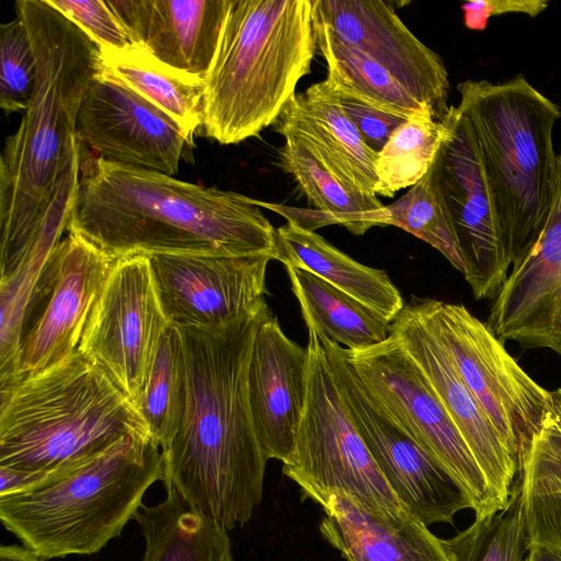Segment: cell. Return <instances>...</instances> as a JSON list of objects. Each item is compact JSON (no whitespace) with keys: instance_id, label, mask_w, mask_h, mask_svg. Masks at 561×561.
I'll list each match as a JSON object with an SVG mask.
<instances>
[{"instance_id":"obj_1","label":"cell","mask_w":561,"mask_h":561,"mask_svg":"<svg viewBox=\"0 0 561 561\" xmlns=\"http://www.w3.org/2000/svg\"><path fill=\"white\" fill-rule=\"evenodd\" d=\"M272 317L265 299L231 320L179 328L186 403L163 456V484L192 511L227 530L244 526L262 502L266 458L248 389L256 332Z\"/></svg>"},{"instance_id":"obj_2","label":"cell","mask_w":561,"mask_h":561,"mask_svg":"<svg viewBox=\"0 0 561 561\" xmlns=\"http://www.w3.org/2000/svg\"><path fill=\"white\" fill-rule=\"evenodd\" d=\"M66 231L116 259L277 255L276 229L256 199L98 156L82 157Z\"/></svg>"},{"instance_id":"obj_3","label":"cell","mask_w":561,"mask_h":561,"mask_svg":"<svg viewBox=\"0 0 561 561\" xmlns=\"http://www.w3.org/2000/svg\"><path fill=\"white\" fill-rule=\"evenodd\" d=\"M15 14L36 61L33 94L0 156L1 277L27 254L50 204L100 49L48 0H19Z\"/></svg>"},{"instance_id":"obj_4","label":"cell","mask_w":561,"mask_h":561,"mask_svg":"<svg viewBox=\"0 0 561 561\" xmlns=\"http://www.w3.org/2000/svg\"><path fill=\"white\" fill-rule=\"evenodd\" d=\"M317 47L312 0H230L204 79V136L234 145L274 125Z\"/></svg>"},{"instance_id":"obj_5","label":"cell","mask_w":561,"mask_h":561,"mask_svg":"<svg viewBox=\"0 0 561 561\" xmlns=\"http://www.w3.org/2000/svg\"><path fill=\"white\" fill-rule=\"evenodd\" d=\"M0 466L47 470L150 432L136 405L78 350L0 383Z\"/></svg>"},{"instance_id":"obj_6","label":"cell","mask_w":561,"mask_h":561,"mask_svg":"<svg viewBox=\"0 0 561 561\" xmlns=\"http://www.w3.org/2000/svg\"><path fill=\"white\" fill-rule=\"evenodd\" d=\"M163 480V456L150 432H134L88 458L65 478L0 497V520L43 559L100 552Z\"/></svg>"},{"instance_id":"obj_7","label":"cell","mask_w":561,"mask_h":561,"mask_svg":"<svg viewBox=\"0 0 561 561\" xmlns=\"http://www.w3.org/2000/svg\"><path fill=\"white\" fill-rule=\"evenodd\" d=\"M458 108L478 138L511 266L533 250L554 195L552 130L561 108L523 75L503 82L466 80Z\"/></svg>"},{"instance_id":"obj_8","label":"cell","mask_w":561,"mask_h":561,"mask_svg":"<svg viewBox=\"0 0 561 561\" xmlns=\"http://www.w3.org/2000/svg\"><path fill=\"white\" fill-rule=\"evenodd\" d=\"M307 330L306 408L283 473L298 484L304 500L319 505L342 495L380 515L408 511L355 427L318 333L311 327Z\"/></svg>"},{"instance_id":"obj_9","label":"cell","mask_w":561,"mask_h":561,"mask_svg":"<svg viewBox=\"0 0 561 561\" xmlns=\"http://www.w3.org/2000/svg\"><path fill=\"white\" fill-rule=\"evenodd\" d=\"M410 302L519 465L541 427L550 391L538 385L488 324L463 305L415 296Z\"/></svg>"},{"instance_id":"obj_10","label":"cell","mask_w":561,"mask_h":561,"mask_svg":"<svg viewBox=\"0 0 561 561\" xmlns=\"http://www.w3.org/2000/svg\"><path fill=\"white\" fill-rule=\"evenodd\" d=\"M346 353L383 411L465 488L476 517L504 510L427 379L392 334Z\"/></svg>"},{"instance_id":"obj_11","label":"cell","mask_w":561,"mask_h":561,"mask_svg":"<svg viewBox=\"0 0 561 561\" xmlns=\"http://www.w3.org/2000/svg\"><path fill=\"white\" fill-rule=\"evenodd\" d=\"M319 339L355 427L405 510L427 527L453 523L459 511L473 510L470 495L455 477L371 397L346 348L322 335Z\"/></svg>"},{"instance_id":"obj_12","label":"cell","mask_w":561,"mask_h":561,"mask_svg":"<svg viewBox=\"0 0 561 561\" xmlns=\"http://www.w3.org/2000/svg\"><path fill=\"white\" fill-rule=\"evenodd\" d=\"M170 324L149 257H122L89 316L78 351L100 366L137 408Z\"/></svg>"},{"instance_id":"obj_13","label":"cell","mask_w":561,"mask_h":561,"mask_svg":"<svg viewBox=\"0 0 561 561\" xmlns=\"http://www.w3.org/2000/svg\"><path fill=\"white\" fill-rule=\"evenodd\" d=\"M446 133L433 163L476 299L494 298L511 266L478 138L467 116L450 106Z\"/></svg>"},{"instance_id":"obj_14","label":"cell","mask_w":561,"mask_h":561,"mask_svg":"<svg viewBox=\"0 0 561 561\" xmlns=\"http://www.w3.org/2000/svg\"><path fill=\"white\" fill-rule=\"evenodd\" d=\"M66 232L35 290L46 296L44 309L23 335L7 380L51 366L78 350L89 316L119 260Z\"/></svg>"},{"instance_id":"obj_15","label":"cell","mask_w":561,"mask_h":561,"mask_svg":"<svg viewBox=\"0 0 561 561\" xmlns=\"http://www.w3.org/2000/svg\"><path fill=\"white\" fill-rule=\"evenodd\" d=\"M76 135L106 161L168 175L179 171L191 139L164 111L101 70L82 99Z\"/></svg>"},{"instance_id":"obj_16","label":"cell","mask_w":561,"mask_h":561,"mask_svg":"<svg viewBox=\"0 0 561 561\" xmlns=\"http://www.w3.org/2000/svg\"><path fill=\"white\" fill-rule=\"evenodd\" d=\"M149 257L163 311L175 325H207L239 317L262 300L268 254L225 256L152 254Z\"/></svg>"},{"instance_id":"obj_17","label":"cell","mask_w":561,"mask_h":561,"mask_svg":"<svg viewBox=\"0 0 561 561\" xmlns=\"http://www.w3.org/2000/svg\"><path fill=\"white\" fill-rule=\"evenodd\" d=\"M314 18L340 41L374 59L443 121L449 107L442 57L414 35L389 2L312 0Z\"/></svg>"},{"instance_id":"obj_18","label":"cell","mask_w":561,"mask_h":561,"mask_svg":"<svg viewBox=\"0 0 561 561\" xmlns=\"http://www.w3.org/2000/svg\"><path fill=\"white\" fill-rule=\"evenodd\" d=\"M488 320L502 342L548 348L561 356V150L546 225L530 253L511 267Z\"/></svg>"},{"instance_id":"obj_19","label":"cell","mask_w":561,"mask_h":561,"mask_svg":"<svg viewBox=\"0 0 561 561\" xmlns=\"http://www.w3.org/2000/svg\"><path fill=\"white\" fill-rule=\"evenodd\" d=\"M390 334L399 341L427 379L490 489L505 508L518 462L458 375L444 347L410 301L390 323Z\"/></svg>"},{"instance_id":"obj_20","label":"cell","mask_w":561,"mask_h":561,"mask_svg":"<svg viewBox=\"0 0 561 561\" xmlns=\"http://www.w3.org/2000/svg\"><path fill=\"white\" fill-rule=\"evenodd\" d=\"M307 347L290 340L276 317L259 328L249 365L248 389L260 445L285 462L294 451L307 401Z\"/></svg>"},{"instance_id":"obj_21","label":"cell","mask_w":561,"mask_h":561,"mask_svg":"<svg viewBox=\"0 0 561 561\" xmlns=\"http://www.w3.org/2000/svg\"><path fill=\"white\" fill-rule=\"evenodd\" d=\"M131 44L178 70L205 79L230 0H106Z\"/></svg>"},{"instance_id":"obj_22","label":"cell","mask_w":561,"mask_h":561,"mask_svg":"<svg viewBox=\"0 0 561 561\" xmlns=\"http://www.w3.org/2000/svg\"><path fill=\"white\" fill-rule=\"evenodd\" d=\"M274 127L300 144L347 188L377 196V152L366 145L328 79L293 95Z\"/></svg>"},{"instance_id":"obj_23","label":"cell","mask_w":561,"mask_h":561,"mask_svg":"<svg viewBox=\"0 0 561 561\" xmlns=\"http://www.w3.org/2000/svg\"><path fill=\"white\" fill-rule=\"evenodd\" d=\"M320 505V534L346 561H448L442 539L409 511L380 515L342 495Z\"/></svg>"},{"instance_id":"obj_24","label":"cell","mask_w":561,"mask_h":561,"mask_svg":"<svg viewBox=\"0 0 561 561\" xmlns=\"http://www.w3.org/2000/svg\"><path fill=\"white\" fill-rule=\"evenodd\" d=\"M276 260L285 266L307 270L360 302L390 324L404 307L403 298L379 268L366 266L322 236L287 220L276 229Z\"/></svg>"},{"instance_id":"obj_25","label":"cell","mask_w":561,"mask_h":561,"mask_svg":"<svg viewBox=\"0 0 561 561\" xmlns=\"http://www.w3.org/2000/svg\"><path fill=\"white\" fill-rule=\"evenodd\" d=\"M279 165L296 181L316 209H299L257 201L261 207L314 231L328 225H342L362 236L373 227H381L383 204L377 196L354 192L329 173L300 144L285 138L278 150Z\"/></svg>"},{"instance_id":"obj_26","label":"cell","mask_w":561,"mask_h":561,"mask_svg":"<svg viewBox=\"0 0 561 561\" xmlns=\"http://www.w3.org/2000/svg\"><path fill=\"white\" fill-rule=\"evenodd\" d=\"M77 182L62 178L44 215L38 232L23 261L0 282V382L14 367L27 312L49 256L67 229Z\"/></svg>"},{"instance_id":"obj_27","label":"cell","mask_w":561,"mask_h":561,"mask_svg":"<svg viewBox=\"0 0 561 561\" xmlns=\"http://www.w3.org/2000/svg\"><path fill=\"white\" fill-rule=\"evenodd\" d=\"M528 548L542 547L561 558V388L518 465Z\"/></svg>"},{"instance_id":"obj_28","label":"cell","mask_w":561,"mask_h":561,"mask_svg":"<svg viewBox=\"0 0 561 561\" xmlns=\"http://www.w3.org/2000/svg\"><path fill=\"white\" fill-rule=\"evenodd\" d=\"M154 505L144 504L134 519L144 538L140 561H234L228 530L190 510L175 489Z\"/></svg>"},{"instance_id":"obj_29","label":"cell","mask_w":561,"mask_h":561,"mask_svg":"<svg viewBox=\"0 0 561 561\" xmlns=\"http://www.w3.org/2000/svg\"><path fill=\"white\" fill-rule=\"evenodd\" d=\"M100 70L170 115L191 138L202 124L204 79L172 68L133 46L100 50Z\"/></svg>"},{"instance_id":"obj_30","label":"cell","mask_w":561,"mask_h":561,"mask_svg":"<svg viewBox=\"0 0 561 561\" xmlns=\"http://www.w3.org/2000/svg\"><path fill=\"white\" fill-rule=\"evenodd\" d=\"M285 267L306 325L319 335L350 351L367 348L389 337L390 324L353 297L307 270Z\"/></svg>"},{"instance_id":"obj_31","label":"cell","mask_w":561,"mask_h":561,"mask_svg":"<svg viewBox=\"0 0 561 561\" xmlns=\"http://www.w3.org/2000/svg\"><path fill=\"white\" fill-rule=\"evenodd\" d=\"M313 22L327 79L366 102L405 116L425 105L368 55L340 41L314 14Z\"/></svg>"},{"instance_id":"obj_32","label":"cell","mask_w":561,"mask_h":561,"mask_svg":"<svg viewBox=\"0 0 561 561\" xmlns=\"http://www.w3.org/2000/svg\"><path fill=\"white\" fill-rule=\"evenodd\" d=\"M445 133L431 105L414 111L377 153L375 194L393 197L420 182L434 163Z\"/></svg>"},{"instance_id":"obj_33","label":"cell","mask_w":561,"mask_h":561,"mask_svg":"<svg viewBox=\"0 0 561 561\" xmlns=\"http://www.w3.org/2000/svg\"><path fill=\"white\" fill-rule=\"evenodd\" d=\"M186 403V366L179 328L170 324L161 336L137 409L161 451L171 446Z\"/></svg>"},{"instance_id":"obj_34","label":"cell","mask_w":561,"mask_h":561,"mask_svg":"<svg viewBox=\"0 0 561 561\" xmlns=\"http://www.w3.org/2000/svg\"><path fill=\"white\" fill-rule=\"evenodd\" d=\"M442 543L448 561H523L528 541L519 477L504 510L476 517L468 528Z\"/></svg>"},{"instance_id":"obj_35","label":"cell","mask_w":561,"mask_h":561,"mask_svg":"<svg viewBox=\"0 0 561 561\" xmlns=\"http://www.w3.org/2000/svg\"><path fill=\"white\" fill-rule=\"evenodd\" d=\"M383 226L398 227L425 241L463 273V261L433 167L401 197L383 206Z\"/></svg>"},{"instance_id":"obj_36","label":"cell","mask_w":561,"mask_h":561,"mask_svg":"<svg viewBox=\"0 0 561 561\" xmlns=\"http://www.w3.org/2000/svg\"><path fill=\"white\" fill-rule=\"evenodd\" d=\"M36 77V61L19 16L0 26V106L5 114L25 111Z\"/></svg>"},{"instance_id":"obj_37","label":"cell","mask_w":561,"mask_h":561,"mask_svg":"<svg viewBox=\"0 0 561 561\" xmlns=\"http://www.w3.org/2000/svg\"><path fill=\"white\" fill-rule=\"evenodd\" d=\"M48 2L78 25L100 50H123L134 46L106 0H48Z\"/></svg>"},{"instance_id":"obj_38","label":"cell","mask_w":561,"mask_h":561,"mask_svg":"<svg viewBox=\"0 0 561 561\" xmlns=\"http://www.w3.org/2000/svg\"><path fill=\"white\" fill-rule=\"evenodd\" d=\"M330 82L339 96L344 112L358 129L366 145L377 153L382 149L393 131L409 117L376 106L342 89L332 81Z\"/></svg>"},{"instance_id":"obj_39","label":"cell","mask_w":561,"mask_h":561,"mask_svg":"<svg viewBox=\"0 0 561 561\" xmlns=\"http://www.w3.org/2000/svg\"><path fill=\"white\" fill-rule=\"evenodd\" d=\"M549 2L546 0H478L461 4L463 23L472 31H483L490 18L506 14L522 13L530 18L541 14Z\"/></svg>"},{"instance_id":"obj_40","label":"cell","mask_w":561,"mask_h":561,"mask_svg":"<svg viewBox=\"0 0 561 561\" xmlns=\"http://www.w3.org/2000/svg\"><path fill=\"white\" fill-rule=\"evenodd\" d=\"M0 561H46L24 545L0 546Z\"/></svg>"},{"instance_id":"obj_41","label":"cell","mask_w":561,"mask_h":561,"mask_svg":"<svg viewBox=\"0 0 561 561\" xmlns=\"http://www.w3.org/2000/svg\"><path fill=\"white\" fill-rule=\"evenodd\" d=\"M527 561H561V558L556 553L539 547L534 546L528 548Z\"/></svg>"},{"instance_id":"obj_42","label":"cell","mask_w":561,"mask_h":561,"mask_svg":"<svg viewBox=\"0 0 561 561\" xmlns=\"http://www.w3.org/2000/svg\"><path fill=\"white\" fill-rule=\"evenodd\" d=\"M523 561H527L526 559H524Z\"/></svg>"}]
</instances>
